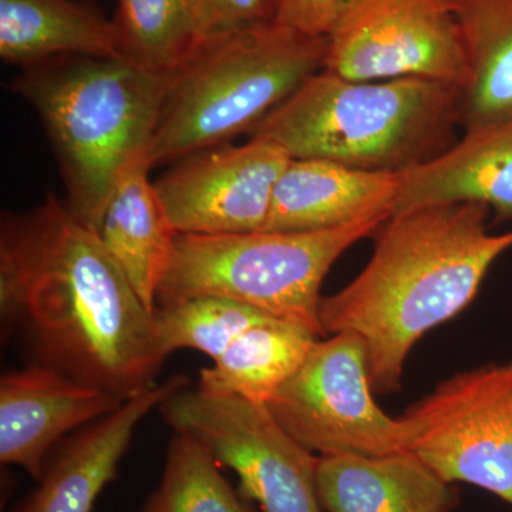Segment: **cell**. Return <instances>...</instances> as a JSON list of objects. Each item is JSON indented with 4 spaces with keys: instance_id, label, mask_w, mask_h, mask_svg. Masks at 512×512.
I'll return each mask as SVG.
<instances>
[{
    "instance_id": "cell-1",
    "label": "cell",
    "mask_w": 512,
    "mask_h": 512,
    "mask_svg": "<svg viewBox=\"0 0 512 512\" xmlns=\"http://www.w3.org/2000/svg\"><path fill=\"white\" fill-rule=\"evenodd\" d=\"M3 333L33 363L126 400L156 386L165 362L156 316L67 202L49 194L0 225Z\"/></svg>"
},
{
    "instance_id": "cell-2",
    "label": "cell",
    "mask_w": 512,
    "mask_h": 512,
    "mask_svg": "<svg viewBox=\"0 0 512 512\" xmlns=\"http://www.w3.org/2000/svg\"><path fill=\"white\" fill-rule=\"evenodd\" d=\"M490 212L474 202L394 212L377 229L362 272L322 298L326 335L352 333L365 345L373 392L402 386L414 345L464 311L491 266L512 249V231L488 228Z\"/></svg>"
},
{
    "instance_id": "cell-3",
    "label": "cell",
    "mask_w": 512,
    "mask_h": 512,
    "mask_svg": "<svg viewBox=\"0 0 512 512\" xmlns=\"http://www.w3.org/2000/svg\"><path fill=\"white\" fill-rule=\"evenodd\" d=\"M167 89L168 76L120 57H57L13 82L45 124L67 205L94 231L121 175L148 161Z\"/></svg>"
},
{
    "instance_id": "cell-4",
    "label": "cell",
    "mask_w": 512,
    "mask_h": 512,
    "mask_svg": "<svg viewBox=\"0 0 512 512\" xmlns=\"http://www.w3.org/2000/svg\"><path fill=\"white\" fill-rule=\"evenodd\" d=\"M458 97L439 80L357 82L322 69L249 134L296 160L400 174L456 144Z\"/></svg>"
},
{
    "instance_id": "cell-5",
    "label": "cell",
    "mask_w": 512,
    "mask_h": 512,
    "mask_svg": "<svg viewBox=\"0 0 512 512\" xmlns=\"http://www.w3.org/2000/svg\"><path fill=\"white\" fill-rule=\"evenodd\" d=\"M326 52L328 39L275 22L205 40L168 76L148 163H177L251 133L323 69Z\"/></svg>"
},
{
    "instance_id": "cell-6",
    "label": "cell",
    "mask_w": 512,
    "mask_h": 512,
    "mask_svg": "<svg viewBox=\"0 0 512 512\" xmlns=\"http://www.w3.org/2000/svg\"><path fill=\"white\" fill-rule=\"evenodd\" d=\"M390 215L323 231L181 235L157 305L197 296L232 299L322 338L320 288L332 265Z\"/></svg>"
},
{
    "instance_id": "cell-7",
    "label": "cell",
    "mask_w": 512,
    "mask_h": 512,
    "mask_svg": "<svg viewBox=\"0 0 512 512\" xmlns=\"http://www.w3.org/2000/svg\"><path fill=\"white\" fill-rule=\"evenodd\" d=\"M373 393L362 340L335 333L316 340L266 406L293 439L319 456L410 451V424L384 412Z\"/></svg>"
},
{
    "instance_id": "cell-8",
    "label": "cell",
    "mask_w": 512,
    "mask_h": 512,
    "mask_svg": "<svg viewBox=\"0 0 512 512\" xmlns=\"http://www.w3.org/2000/svg\"><path fill=\"white\" fill-rule=\"evenodd\" d=\"M158 410L174 431L197 437L221 466L234 470L262 511L322 512L319 456L293 439L266 404L185 387Z\"/></svg>"
},
{
    "instance_id": "cell-9",
    "label": "cell",
    "mask_w": 512,
    "mask_h": 512,
    "mask_svg": "<svg viewBox=\"0 0 512 512\" xmlns=\"http://www.w3.org/2000/svg\"><path fill=\"white\" fill-rule=\"evenodd\" d=\"M403 419L410 451L443 480L512 505V360L448 377Z\"/></svg>"
},
{
    "instance_id": "cell-10",
    "label": "cell",
    "mask_w": 512,
    "mask_h": 512,
    "mask_svg": "<svg viewBox=\"0 0 512 512\" xmlns=\"http://www.w3.org/2000/svg\"><path fill=\"white\" fill-rule=\"evenodd\" d=\"M461 0H360L328 40L323 69L357 82L467 79Z\"/></svg>"
},
{
    "instance_id": "cell-11",
    "label": "cell",
    "mask_w": 512,
    "mask_h": 512,
    "mask_svg": "<svg viewBox=\"0 0 512 512\" xmlns=\"http://www.w3.org/2000/svg\"><path fill=\"white\" fill-rule=\"evenodd\" d=\"M289 160L272 141L251 137L242 146L222 144L191 154L154 185L177 234L264 231Z\"/></svg>"
},
{
    "instance_id": "cell-12",
    "label": "cell",
    "mask_w": 512,
    "mask_h": 512,
    "mask_svg": "<svg viewBox=\"0 0 512 512\" xmlns=\"http://www.w3.org/2000/svg\"><path fill=\"white\" fill-rule=\"evenodd\" d=\"M123 403L39 363L5 373L0 379V461L39 481L50 448Z\"/></svg>"
},
{
    "instance_id": "cell-13",
    "label": "cell",
    "mask_w": 512,
    "mask_h": 512,
    "mask_svg": "<svg viewBox=\"0 0 512 512\" xmlns=\"http://www.w3.org/2000/svg\"><path fill=\"white\" fill-rule=\"evenodd\" d=\"M188 384L187 376L171 377L77 430L46 461L36 490L12 512H92L101 491L116 478L138 424Z\"/></svg>"
},
{
    "instance_id": "cell-14",
    "label": "cell",
    "mask_w": 512,
    "mask_h": 512,
    "mask_svg": "<svg viewBox=\"0 0 512 512\" xmlns=\"http://www.w3.org/2000/svg\"><path fill=\"white\" fill-rule=\"evenodd\" d=\"M399 174L291 158L275 185L264 231L306 232L392 215Z\"/></svg>"
},
{
    "instance_id": "cell-15",
    "label": "cell",
    "mask_w": 512,
    "mask_h": 512,
    "mask_svg": "<svg viewBox=\"0 0 512 512\" xmlns=\"http://www.w3.org/2000/svg\"><path fill=\"white\" fill-rule=\"evenodd\" d=\"M316 484L328 512H451L458 504L454 484L412 451L319 456Z\"/></svg>"
},
{
    "instance_id": "cell-16",
    "label": "cell",
    "mask_w": 512,
    "mask_h": 512,
    "mask_svg": "<svg viewBox=\"0 0 512 512\" xmlns=\"http://www.w3.org/2000/svg\"><path fill=\"white\" fill-rule=\"evenodd\" d=\"M458 202L512 218V121L466 131L440 156L400 173L392 214Z\"/></svg>"
},
{
    "instance_id": "cell-17",
    "label": "cell",
    "mask_w": 512,
    "mask_h": 512,
    "mask_svg": "<svg viewBox=\"0 0 512 512\" xmlns=\"http://www.w3.org/2000/svg\"><path fill=\"white\" fill-rule=\"evenodd\" d=\"M150 168L144 160L121 175L99 235L148 311L156 312L158 289L178 234L148 178Z\"/></svg>"
},
{
    "instance_id": "cell-18",
    "label": "cell",
    "mask_w": 512,
    "mask_h": 512,
    "mask_svg": "<svg viewBox=\"0 0 512 512\" xmlns=\"http://www.w3.org/2000/svg\"><path fill=\"white\" fill-rule=\"evenodd\" d=\"M0 56L25 69L63 56L119 57L113 20L74 0H0Z\"/></svg>"
},
{
    "instance_id": "cell-19",
    "label": "cell",
    "mask_w": 512,
    "mask_h": 512,
    "mask_svg": "<svg viewBox=\"0 0 512 512\" xmlns=\"http://www.w3.org/2000/svg\"><path fill=\"white\" fill-rule=\"evenodd\" d=\"M467 79L458 97L464 130L512 121V0H461Z\"/></svg>"
},
{
    "instance_id": "cell-20",
    "label": "cell",
    "mask_w": 512,
    "mask_h": 512,
    "mask_svg": "<svg viewBox=\"0 0 512 512\" xmlns=\"http://www.w3.org/2000/svg\"><path fill=\"white\" fill-rule=\"evenodd\" d=\"M318 336L275 318L245 330L214 366L202 369L198 387L268 404L305 362Z\"/></svg>"
},
{
    "instance_id": "cell-21",
    "label": "cell",
    "mask_w": 512,
    "mask_h": 512,
    "mask_svg": "<svg viewBox=\"0 0 512 512\" xmlns=\"http://www.w3.org/2000/svg\"><path fill=\"white\" fill-rule=\"evenodd\" d=\"M113 26L120 59L164 76L205 42L198 0H119Z\"/></svg>"
},
{
    "instance_id": "cell-22",
    "label": "cell",
    "mask_w": 512,
    "mask_h": 512,
    "mask_svg": "<svg viewBox=\"0 0 512 512\" xmlns=\"http://www.w3.org/2000/svg\"><path fill=\"white\" fill-rule=\"evenodd\" d=\"M163 477L141 512H249L197 437L174 431Z\"/></svg>"
},
{
    "instance_id": "cell-23",
    "label": "cell",
    "mask_w": 512,
    "mask_h": 512,
    "mask_svg": "<svg viewBox=\"0 0 512 512\" xmlns=\"http://www.w3.org/2000/svg\"><path fill=\"white\" fill-rule=\"evenodd\" d=\"M158 343L165 357L194 349L220 359L239 335L272 316L232 299L197 296L157 305Z\"/></svg>"
},
{
    "instance_id": "cell-24",
    "label": "cell",
    "mask_w": 512,
    "mask_h": 512,
    "mask_svg": "<svg viewBox=\"0 0 512 512\" xmlns=\"http://www.w3.org/2000/svg\"><path fill=\"white\" fill-rule=\"evenodd\" d=\"M360 0H272L274 22L302 35L328 39Z\"/></svg>"
},
{
    "instance_id": "cell-25",
    "label": "cell",
    "mask_w": 512,
    "mask_h": 512,
    "mask_svg": "<svg viewBox=\"0 0 512 512\" xmlns=\"http://www.w3.org/2000/svg\"><path fill=\"white\" fill-rule=\"evenodd\" d=\"M205 40L274 22L272 0H198Z\"/></svg>"
}]
</instances>
